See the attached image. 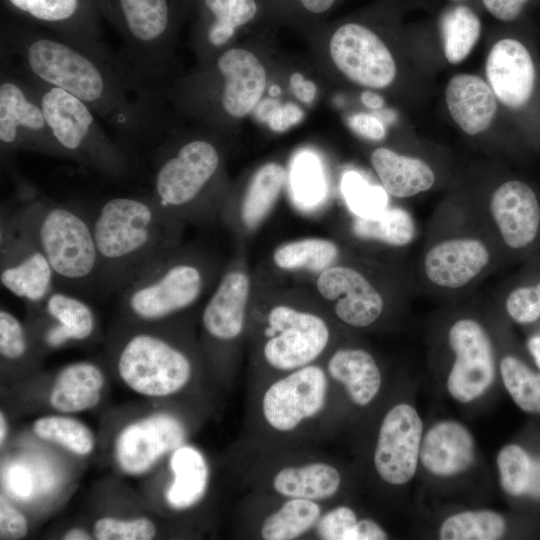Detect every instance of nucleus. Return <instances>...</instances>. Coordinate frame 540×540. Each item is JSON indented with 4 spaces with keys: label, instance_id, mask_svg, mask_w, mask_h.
I'll list each match as a JSON object with an SVG mask.
<instances>
[{
    "label": "nucleus",
    "instance_id": "1",
    "mask_svg": "<svg viewBox=\"0 0 540 540\" xmlns=\"http://www.w3.org/2000/svg\"><path fill=\"white\" fill-rule=\"evenodd\" d=\"M0 35L1 61L84 102L125 147L157 140L164 126L163 85L137 70L122 52L84 49L7 11Z\"/></svg>",
    "mask_w": 540,
    "mask_h": 540
},
{
    "label": "nucleus",
    "instance_id": "2",
    "mask_svg": "<svg viewBox=\"0 0 540 540\" xmlns=\"http://www.w3.org/2000/svg\"><path fill=\"white\" fill-rule=\"evenodd\" d=\"M90 220L98 255V287L109 293H120L177 247L180 219L151 194L107 199Z\"/></svg>",
    "mask_w": 540,
    "mask_h": 540
},
{
    "label": "nucleus",
    "instance_id": "3",
    "mask_svg": "<svg viewBox=\"0 0 540 540\" xmlns=\"http://www.w3.org/2000/svg\"><path fill=\"white\" fill-rule=\"evenodd\" d=\"M16 198L12 212L47 258L57 285L71 290L98 286V255L90 218L44 196L25 181L18 182Z\"/></svg>",
    "mask_w": 540,
    "mask_h": 540
},
{
    "label": "nucleus",
    "instance_id": "4",
    "mask_svg": "<svg viewBox=\"0 0 540 540\" xmlns=\"http://www.w3.org/2000/svg\"><path fill=\"white\" fill-rule=\"evenodd\" d=\"M24 74L39 98L65 159L116 180L131 172L133 163L129 149L107 135L89 106L58 87Z\"/></svg>",
    "mask_w": 540,
    "mask_h": 540
},
{
    "label": "nucleus",
    "instance_id": "5",
    "mask_svg": "<svg viewBox=\"0 0 540 540\" xmlns=\"http://www.w3.org/2000/svg\"><path fill=\"white\" fill-rule=\"evenodd\" d=\"M205 278L202 267L175 248L119 293L121 310L138 324L166 322L199 299Z\"/></svg>",
    "mask_w": 540,
    "mask_h": 540
},
{
    "label": "nucleus",
    "instance_id": "6",
    "mask_svg": "<svg viewBox=\"0 0 540 540\" xmlns=\"http://www.w3.org/2000/svg\"><path fill=\"white\" fill-rule=\"evenodd\" d=\"M102 17L124 41L122 53L151 80L164 85L176 22L175 0H97Z\"/></svg>",
    "mask_w": 540,
    "mask_h": 540
},
{
    "label": "nucleus",
    "instance_id": "7",
    "mask_svg": "<svg viewBox=\"0 0 540 540\" xmlns=\"http://www.w3.org/2000/svg\"><path fill=\"white\" fill-rule=\"evenodd\" d=\"M171 140L154 151L150 194L180 219L195 208L214 185L221 157L217 147L206 138Z\"/></svg>",
    "mask_w": 540,
    "mask_h": 540
},
{
    "label": "nucleus",
    "instance_id": "8",
    "mask_svg": "<svg viewBox=\"0 0 540 540\" xmlns=\"http://www.w3.org/2000/svg\"><path fill=\"white\" fill-rule=\"evenodd\" d=\"M139 327L121 340L115 365L121 380L134 392L166 397L183 390L192 379L190 355L167 335Z\"/></svg>",
    "mask_w": 540,
    "mask_h": 540
},
{
    "label": "nucleus",
    "instance_id": "9",
    "mask_svg": "<svg viewBox=\"0 0 540 540\" xmlns=\"http://www.w3.org/2000/svg\"><path fill=\"white\" fill-rule=\"evenodd\" d=\"M0 149L2 160L20 151L65 158L31 82L6 61L0 72Z\"/></svg>",
    "mask_w": 540,
    "mask_h": 540
},
{
    "label": "nucleus",
    "instance_id": "10",
    "mask_svg": "<svg viewBox=\"0 0 540 540\" xmlns=\"http://www.w3.org/2000/svg\"><path fill=\"white\" fill-rule=\"evenodd\" d=\"M331 384L326 368L316 363L282 374L259 397L262 423L279 435L299 431L325 414Z\"/></svg>",
    "mask_w": 540,
    "mask_h": 540
},
{
    "label": "nucleus",
    "instance_id": "11",
    "mask_svg": "<svg viewBox=\"0 0 540 540\" xmlns=\"http://www.w3.org/2000/svg\"><path fill=\"white\" fill-rule=\"evenodd\" d=\"M264 338L265 363L284 374L314 363L326 349L330 331L313 313L277 305L267 315Z\"/></svg>",
    "mask_w": 540,
    "mask_h": 540
},
{
    "label": "nucleus",
    "instance_id": "12",
    "mask_svg": "<svg viewBox=\"0 0 540 540\" xmlns=\"http://www.w3.org/2000/svg\"><path fill=\"white\" fill-rule=\"evenodd\" d=\"M0 281L13 295L36 304L56 289L54 271L36 242L12 210L2 207L0 218Z\"/></svg>",
    "mask_w": 540,
    "mask_h": 540
},
{
    "label": "nucleus",
    "instance_id": "13",
    "mask_svg": "<svg viewBox=\"0 0 540 540\" xmlns=\"http://www.w3.org/2000/svg\"><path fill=\"white\" fill-rule=\"evenodd\" d=\"M5 11L30 21L84 49L114 52L102 37L97 0H2Z\"/></svg>",
    "mask_w": 540,
    "mask_h": 540
},
{
    "label": "nucleus",
    "instance_id": "14",
    "mask_svg": "<svg viewBox=\"0 0 540 540\" xmlns=\"http://www.w3.org/2000/svg\"><path fill=\"white\" fill-rule=\"evenodd\" d=\"M329 51L335 66L360 86L382 89L395 79L396 64L391 52L363 25L340 26L330 39Z\"/></svg>",
    "mask_w": 540,
    "mask_h": 540
},
{
    "label": "nucleus",
    "instance_id": "15",
    "mask_svg": "<svg viewBox=\"0 0 540 540\" xmlns=\"http://www.w3.org/2000/svg\"><path fill=\"white\" fill-rule=\"evenodd\" d=\"M423 424L416 409L400 403L384 416L374 450V467L390 485H403L415 475L420 456Z\"/></svg>",
    "mask_w": 540,
    "mask_h": 540
},
{
    "label": "nucleus",
    "instance_id": "16",
    "mask_svg": "<svg viewBox=\"0 0 540 540\" xmlns=\"http://www.w3.org/2000/svg\"><path fill=\"white\" fill-rule=\"evenodd\" d=\"M183 422L167 412L152 414L125 426L114 444V458L125 474L148 472L165 455L185 443Z\"/></svg>",
    "mask_w": 540,
    "mask_h": 540
},
{
    "label": "nucleus",
    "instance_id": "17",
    "mask_svg": "<svg viewBox=\"0 0 540 540\" xmlns=\"http://www.w3.org/2000/svg\"><path fill=\"white\" fill-rule=\"evenodd\" d=\"M449 344L455 361L447 388L457 401L467 403L484 394L495 376L491 341L483 327L472 319H461L449 330Z\"/></svg>",
    "mask_w": 540,
    "mask_h": 540
},
{
    "label": "nucleus",
    "instance_id": "18",
    "mask_svg": "<svg viewBox=\"0 0 540 540\" xmlns=\"http://www.w3.org/2000/svg\"><path fill=\"white\" fill-rule=\"evenodd\" d=\"M488 84L507 108L520 110L531 101L537 69L529 49L519 40L503 38L489 51L485 64Z\"/></svg>",
    "mask_w": 540,
    "mask_h": 540
},
{
    "label": "nucleus",
    "instance_id": "19",
    "mask_svg": "<svg viewBox=\"0 0 540 540\" xmlns=\"http://www.w3.org/2000/svg\"><path fill=\"white\" fill-rule=\"evenodd\" d=\"M213 68L219 78V109L233 118L247 115L266 88L262 63L248 50L230 48L217 57Z\"/></svg>",
    "mask_w": 540,
    "mask_h": 540
},
{
    "label": "nucleus",
    "instance_id": "20",
    "mask_svg": "<svg viewBox=\"0 0 540 540\" xmlns=\"http://www.w3.org/2000/svg\"><path fill=\"white\" fill-rule=\"evenodd\" d=\"M27 307L40 321L39 340L47 348L83 342L95 333L97 320L93 309L67 292L55 289L41 302Z\"/></svg>",
    "mask_w": 540,
    "mask_h": 540
},
{
    "label": "nucleus",
    "instance_id": "21",
    "mask_svg": "<svg viewBox=\"0 0 540 540\" xmlns=\"http://www.w3.org/2000/svg\"><path fill=\"white\" fill-rule=\"evenodd\" d=\"M319 293L334 301V311L345 324L367 327L377 320L383 310L379 292L358 271L344 266L323 270L316 282Z\"/></svg>",
    "mask_w": 540,
    "mask_h": 540
},
{
    "label": "nucleus",
    "instance_id": "22",
    "mask_svg": "<svg viewBox=\"0 0 540 540\" xmlns=\"http://www.w3.org/2000/svg\"><path fill=\"white\" fill-rule=\"evenodd\" d=\"M490 210L504 242L513 249L531 244L540 227V205L533 189L519 180L501 184Z\"/></svg>",
    "mask_w": 540,
    "mask_h": 540
},
{
    "label": "nucleus",
    "instance_id": "23",
    "mask_svg": "<svg viewBox=\"0 0 540 540\" xmlns=\"http://www.w3.org/2000/svg\"><path fill=\"white\" fill-rule=\"evenodd\" d=\"M250 292L248 276L238 270L224 274L202 312L206 335L218 343H230L244 330L246 305Z\"/></svg>",
    "mask_w": 540,
    "mask_h": 540
},
{
    "label": "nucleus",
    "instance_id": "24",
    "mask_svg": "<svg viewBox=\"0 0 540 540\" xmlns=\"http://www.w3.org/2000/svg\"><path fill=\"white\" fill-rule=\"evenodd\" d=\"M490 254L479 240L460 238L433 246L424 259L428 279L442 287L459 288L469 283L487 266Z\"/></svg>",
    "mask_w": 540,
    "mask_h": 540
},
{
    "label": "nucleus",
    "instance_id": "25",
    "mask_svg": "<svg viewBox=\"0 0 540 540\" xmlns=\"http://www.w3.org/2000/svg\"><path fill=\"white\" fill-rule=\"evenodd\" d=\"M268 489L281 498L324 502L333 498L342 485L341 472L325 460L288 463L267 477Z\"/></svg>",
    "mask_w": 540,
    "mask_h": 540
},
{
    "label": "nucleus",
    "instance_id": "26",
    "mask_svg": "<svg viewBox=\"0 0 540 540\" xmlns=\"http://www.w3.org/2000/svg\"><path fill=\"white\" fill-rule=\"evenodd\" d=\"M445 99L452 119L471 136L485 131L497 112L494 92L475 74L454 75L446 86Z\"/></svg>",
    "mask_w": 540,
    "mask_h": 540
},
{
    "label": "nucleus",
    "instance_id": "27",
    "mask_svg": "<svg viewBox=\"0 0 540 540\" xmlns=\"http://www.w3.org/2000/svg\"><path fill=\"white\" fill-rule=\"evenodd\" d=\"M419 459L436 476H452L466 470L474 459L469 430L456 421H441L425 434Z\"/></svg>",
    "mask_w": 540,
    "mask_h": 540
},
{
    "label": "nucleus",
    "instance_id": "28",
    "mask_svg": "<svg viewBox=\"0 0 540 540\" xmlns=\"http://www.w3.org/2000/svg\"><path fill=\"white\" fill-rule=\"evenodd\" d=\"M325 368L331 381L340 385L356 406L369 405L380 391V368L373 356L363 349H339L331 355Z\"/></svg>",
    "mask_w": 540,
    "mask_h": 540
},
{
    "label": "nucleus",
    "instance_id": "29",
    "mask_svg": "<svg viewBox=\"0 0 540 540\" xmlns=\"http://www.w3.org/2000/svg\"><path fill=\"white\" fill-rule=\"evenodd\" d=\"M49 392V404L56 411L71 414L94 408L101 399L105 376L88 361L68 364L56 374Z\"/></svg>",
    "mask_w": 540,
    "mask_h": 540
},
{
    "label": "nucleus",
    "instance_id": "30",
    "mask_svg": "<svg viewBox=\"0 0 540 540\" xmlns=\"http://www.w3.org/2000/svg\"><path fill=\"white\" fill-rule=\"evenodd\" d=\"M172 482L165 492L168 505L177 511L192 508L204 497L209 482V467L203 453L182 444L170 453Z\"/></svg>",
    "mask_w": 540,
    "mask_h": 540
},
{
    "label": "nucleus",
    "instance_id": "31",
    "mask_svg": "<svg viewBox=\"0 0 540 540\" xmlns=\"http://www.w3.org/2000/svg\"><path fill=\"white\" fill-rule=\"evenodd\" d=\"M371 164L384 190L394 197L417 195L431 188L435 181L434 172L426 162L387 148L374 150Z\"/></svg>",
    "mask_w": 540,
    "mask_h": 540
},
{
    "label": "nucleus",
    "instance_id": "32",
    "mask_svg": "<svg viewBox=\"0 0 540 540\" xmlns=\"http://www.w3.org/2000/svg\"><path fill=\"white\" fill-rule=\"evenodd\" d=\"M282 503L264 516L258 528L263 540H294L313 532L323 514L320 502L282 498Z\"/></svg>",
    "mask_w": 540,
    "mask_h": 540
},
{
    "label": "nucleus",
    "instance_id": "33",
    "mask_svg": "<svg viewBox=\"0 0 540 540\" xmlns=\"http://www.w3.org/2000/svg\"><path fill=\"white\" fill-rule=\"evenodd\" d=\"M208 21L203 28V46L219 49L227 44L238 27L253 19L255 0H202Z\"/></svg>",
    "mask_w": 540,
    "mask_h": 540
},
{
    "label": "nucleus",
    "instance_id": "34",
    "mask_svg": "<svg viewBox=\"0 0 540 540\" xmlns=\"http://www.w3.org/2000/svg\"><path fill=\"white\" fill-rule=\"evenodd\" d=\"M285 170L277 163H267L251 179L241 204L242 222L257 227L275 204L285 181Z\"/></svg>",
    "mask_w": 540,
    "mask_h": 540
},
{
    "label": "nucleus",
    "instance_id": "35",
    "mask_svg": "<svg viewBox=\"0 0 540 540\" xmlns=\"http://www.w3.org/2000/svg\"><path fill=\"white\" fill-rule=\"evenodd\" d=\"M440 32L446 60L450 64H459L477 43L481 21L471 8L457 5L442 14Z\"/></svg>",
    "mask_w": 540,
    "mask_h": 540
},
{
    "label": "nucleus",
    "instance_id": "36",
    "mask_svg": "<svg viewBox=\"0 0 540 540\" xmlns=\"http://www.w3.org/2000/svg\"><path fill=\"white\" fill-rule=\"evenodd\" d=\"M352 230L359 238L403 246L414 239L415 223L404 209L386 208L374 216L357 217L352 224Z\"/></svg>",
    "mask_w": 540,
    "mask_h": 540
},
{
    "label": "nucleus",
    "instance_id": "37",
    "mask_svg": "<svg viewBox=\"0 0 540 540\" xmlns=\"http://www.w3.org/2000/svg\"><path fill=\"white\" fill-rule=\"evenodd\" d=\"M338 248L326 239L307 238L285 243L274 254L275 264L285 270L299 268L323 271L337 258Z\"/></svg>",
    "mask_w": 540,
    "mask_h": 540
},
{
    "label": "nucleus",
    "instance_id": "38",
    "mask_svg": "<svg viewBox=\"0 0 540 540\" xmlns=\"http://www.w3.org/2000/svg\"><path fill=\"white\" fill-rule=\"evenodd\" d=\"M34 433L41 439L56 443L70 452L86 456L95 447V437L83 422L64 415H48L33 424Z\"/></svg>",
    "mask_w": 540,
    "mask_h": 540
},
{
    "label": "nucleus",
    "instance_id": "39",
    "mask_svg": "<svg viewBox=\"0 0 540 540\" xmlns=\"http://www.w3.org/2000/svg\"><path fill=\"white\" fill-rule=\"evenodd\" d=\"M505 529V520L494 511H465L448 517L439 535L443 540H495L503 536Z\"/></svg>",
    "mask_w": 540,
    "mask_h": 540
},
{
    "label": "nucleus",
    "instance_id": "40",
    "mask_svg": "<svg viewBox=\"0 0 540 540\" xmlns=\"http://www.w3.org/2000/svg\"><path fill=\"white\" fill-rule=\"evenodd\" d=\"M500 372L514 402L525 412L540 414V374L513 356L501 360Z\"/></svg>",
    "mask_w": 540,
    "mask_h": 540
},
{
    "label": "nucleus",
    "instance_id": "41",
    "mask_svg": "<svg viewBox=\"0 0 540 540\" xmlns=\"http://www.w3.org/2000/svg\"><path fill=\"white\" fill-rule=\"evenodd\" d=\"M497 466L502 488L512 496L528 492L533 461L520 446L509 444L498 453Z\"/></svg>",
    "mask_w": 540,
    "mask_h": 540
},
{
    "label": "nucleus",
    "instance_id": "42",
    "mask_svg": "<svg viewBox=\"0 0 540 540\" xmlns=\"http://www.w3.org/2000/svg\"><path fill=\"white\" fill-rule=\"evenodd\" d=\"M342 191L349 208L358 217L374 216L386 209L388 199L384 188L370 185L354 171L344 175Z\"/></svg>",
    "mask_w": 540,
    "mask_h": 540
},
{
    "label": "nucleus",
    "instance_id": "43",
    "mask_svg": "<svg viewBox=\"0 0 540 540\" xmlns=\"http://www.w3.org/2000/svg\"><path fill=\"white\" fill-rule=\"evenodd\" d=\"M32 353V335L13 313L0 310V355L7 363H21Z\"/></svg>",
    "mask_w": 540,
    "mask_h": 540
},
{
    "label": "nucleus",
    "instance_id": "44",
    "mask_svg": "<svg viewBox=\"0 0 540 540\" xmlns=\"http://www.w3.org/2000/svg\"><path fill=\"white\" fill-rule=\"evenodd\" d=\"M156 532L155 524L146 517L129 520L102 517L93 525V536L98 540H150Z\"/></svg>",
    "mask_w": 540,
    "mask_h": 540
},
{
    "label": "nucleus",
    "instance_id": "45",
    "mask_svg": "<svg viewBox=\"0 0 540 540\" xmlns=\"http://www.w3.org/2000/svg\"><path fill=\"white\" fill-rule=\"evenodd\" d=\"M292 184L295 195L304 203H315L323 194L321 167L312 154L300 155L294 165Z\"/></svg>",
    "mask_w": 540,
    "mask_h": 540
},
{
    "label": "nucleus",
    "instance_id": "46",
    "mask_svg": "<svg viewBox=\"0 0 540 540\" xmlns=\"http://www.w3.org/2000/svg\"><path fill=\"white\" fill-rule=\"evenodd\" d=\"M353 509L340 505L326 510L317 522L313 534L321 540H353L358 522Z\"/></svg>",
    "mask_w": 540,
    "mask_h": 540
},
{
    "label": "nucleus",
    "instance_id": "47",
    "mask_svg": "<svg viewBox=\"0 0 540 540\" xmlns=\"http://www.w3.org/2000/svg\"><path fill=\"white\" fill-rule=\"evenodd\" d=\"M509 316L521 324L532 323L540 318V282L534 286L518 287L506 300Z\"/></svg>",
    "mask_w": 540,
    "mask_h": 540
},
{
    "label": "nucleus",
    "instance_id": "48",
    "mask_svg": "<svg viewBox=\"0 0 540 540\" xmlns=\"http://www.w3.org/2000/svg\"><path fill=\"white\" fill-rule=\"evenodd\" d=\"M28 532L25 516L3 496L0 499V538L21 539Z\"/></svg>",
    "mask_w": 540,
    "mask_h": 540
},
{
    "label": "nucleus",
    "instance_id": "49",
    "mask_svg": "<svg viewBox=\"0 0 540 540\" xmlns=\"http://www.w3.org/2000/svg\"><path fill=\"white\" fill-rule=\"evenodd\" d=\"M304 113L294 103H286L274 108L269 115V127L276 132H283L299 123Z\"/></svg>",
    "mask_w": 540,
    "mask_h": 540
},
{
    "label": "nucleus",
    "instance_id": "50",
    "mask_svg": "<svg viewBox=\"0 0 540 540\" xmlns=\"http://www.w3.org/2000/svg\"><path fill=\"white\" fill-rule=\"evenodd\" d=\"M349 126L360 136L374 141L381 140L386 135L385 127L380 119L366 113L351 116Z\"/></svg>",
    "mask_w": 540,
    "mask_h": 540
},
{
    "label": "nucleus",
    "instance_id": "51",
    "mask_svg": "<svg viewBox=\"0 0 540 540\" xmlns=\"http://www.w3.org/2000/svg\"><path fill=\"white\" fill-rule=\"evenodd\" d=\"M530 0H482L484 7L496 19L511 22L520 16Z\"/></svg>",
    "mask_w": 540,
    "mask_h": 540
},
{
    "label": "nucleus",
    "instance_id": "52",
    "mask_svg": "<svg viewBox=\"0 0 540 540\" xmlns=\"http://www.w3.org/2000/svg\"><path fill=\"white\" fill-rule=\"evenodd\" d=\"M387 538L385 530L371 519H359L353 534V540H384Z\"/></svg>",
    "mask_w": 540,
    "mask_h": 540
},
{
    "label": "nucleus",
    "instance_id": "53",
    "mask_svg": "<svg viewBox=\"0 0 540 540\" xmlns=\"http://www.w3.org/2000/svg\"><path fill=\"white\" fill-rule=\"evenodd\" d=\"M289 84L292 92L300 101L309 103L315 98L316 85L312 81L306 80L302 74H292Z\"/></svg>",
    "mask_w": 540,
    "mask_h": 540
},
{
    "label": "nucleus",
    "instance_id": "54",
    "mask_svg": "<svg viewBox=\"0 0 540 540\" xmlns=\"http://www.w3.org/2000/svg\"><path fill=\"white\" fill-rule=\"evenodd\" d=\"M10 486L19 495H27L29 488V477L25 470L16 468L10 473Z\"/></svg>",
    "mask_w": 540,
    "mask_h": 540
},
{
    "label": "nucleus",
    "instance_id": "55",
    "mask_svg": "<svg viewBox=\"0 0 540 540\" xmlns=\"http://www.w3.org/2000/svg\"><path fill=\"white\" fill-rule=\"evenodd\" d=\"M303 7L312 13H323L331 8L336 0H299Z\"/></svg>",
    "mask_w": 540,
    "mask_h": 540
},
{
    "label": "nucleus",
    "instance_id": "56",
    "mask_svg": "<svg viewBox=\"0 0 540 540\" xmlns=\"http://www.w3.org/2000/svg\"><path fill=\"white\" fill-rule=\"evenodd\" d=\"M361 101L365 106L371 109H380L384 105V99L372 91H365L362 93Z\"/></svg>",
    "mask_w": 540,
    "mask_h": 540
},
{
    "label": "nucleus",
    "instance_id": "57",
    "mask_svg": "<svg viewBox=\"0 0 540 540\" xmlns=\"http://www.w3.org/2000/svg\"><path fill=\"white\" fill-rule=\"evenodd\" d=\"M540 497V461L533 462V470L528 492Z\"/></svg>",
    "mask_w": 540,
    "mask_h": 540
},
{
    "label": "nucleus",
    "instance_id": "58",
    "mask_svg": "<svg viewBox=\"0 0 540 540\" xmlns=\"http://www.w3.org/2000/svg\"><path fill=\"white\" fill-rule=\"evenodd\" d=\"M92 538L93 535L82 528H72L62 537L64 540H90Z\"/></svg>",
    "mask_w": 540,
    "mask_h": 540
},
{
    "label": "nucleus",
    "instance_id": "59",
    "mask_svg": "<svg viewBox=\"0 0 540 540\" xmlns=\"http://www.w3.org/2000/svg\"><path fill=\"white\" fill-rule=\"evenodd\" d=\"M528 349L540 369V336H533L528 340Z\"/></svg>",
    "mask_w": 540,
    "mask_h": 540
},
{
    "label": "nucleus",
    "instance_id": "60",
    "mask_svg": "<svg viewBox=\"0 0 540 540\" xmlns=\"http://www.w3.org/2000/svg\"><path fill=\"white\" fill-rule=\"evenodd\" d=\"M7 420H6V417L5 415L3 414V412H1L0 414V444H1V447L3 446V443L6 439V436H7Z\"/></svg>",
    "mask_w": 540,
    "mask_h": 540
},
{
    "label": "nucleus",
    "instance_id": "61",
    "mask_svg": "<svg viewBox=\"0 0 540 540\" xmlns=\"http://www.w3.org/2000/svg\"><path fill=\"white\" fill-rule=\"evenodd\" d=\"M270 92H271L272 95H277L279 93V89L274 86V87L271 88Z\"/></svg>",
    "mask_w": 540,
    "mask_h": 540
}]
</instances>
